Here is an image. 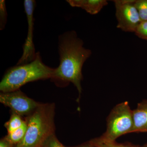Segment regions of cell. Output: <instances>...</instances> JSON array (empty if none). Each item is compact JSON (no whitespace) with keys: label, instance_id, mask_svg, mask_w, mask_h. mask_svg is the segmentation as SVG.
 I'll list each match as a JSON object with an SVG mask.
<instances>
[{"label":"cell","instance_id":"cell-1","mask_svg":"<svg viewBox=\"0 0 147 147\" xmlns=\"http://www.w3.org/2000/svg\"><path fill=\"white\" fill-rule=\"evenodd\" d=\"M59 38L60 63L55 69L52 79L58 84L72 83L80 95L82 67L91 55V51L84 47V42L74 31L65 32Z\"/></svg>","mask_w":147,"mask_h":147},{"label":"cell","instance_id":"cell-2","mask_svg":"<svg viewBox=\"0 0 147 147\" xmlns=\"http://www.w3.org/2000/svg\"><path fill=\"white\" fill-rule=\"evenodd\" d=\"M55 104L40 103L26 118L27 130L16 147H43L47 139L55 134Z\"/></svg>","mask_w":147,"mask_h":147},{"label":"cell","instance_id":"cell-3","mask_svg":"<svg viewBox=\"0 0 147 147\" xmlns=\"http://www.w3.org/2000/svg\"><path fill=\"white\" fill-rule=\"evenodd\" d=\"M55 69L43 63L39 53H37L31 62L16 65L6 72L0 83V90L4 93L15 91L29 82L52 79Z\"/></svg>","mask_w":147,"mask_h":147},{"label":"cell","instance_id":"cell-4","mask_svg":"<svg viewBox=\"0 0 147 147\" xmlns=\"http://www.w3.org/2000/svg\"><path fill=\"white\" fill-rule=\"evenodd\" d=\"M134 127L132 110L127 101L116 105L111 110L107 120V128L99 137L103 140L115 141L122 135L131 133Z\"/></svg>","mask_w":147,"mask_h":147},{"label":"cell","instance_id":"cell-5","mask_svg":"<svg viewBox=\"0 0 147 147\" xmlns=\"http://www.w3.org/2000/svg\"><path fill=\"white\" fill-rule=\"evenodd\" d=\"M117 28L125 32H135L141 23L139 13L134 5L135 0H114Z\"/></svg>","mask_w":147,"mask_h":147},{"label":"cell","instance_id":"cell-6","mask_svg":"<svg viewBox=\"0 0 147 147\" xmlns=\"http://www.w3.org/2000/svg\"><path fill=\"white\" fill-rule=\"evenodd\" d=\"M0 102L19 115L29 116L40 103L27 96L20 90L9 92H1Z\"/></svg>","mask_w":147,"mask_h":147},{"label":"cell","instance_id":"cell-7","mask_svg":"<svg viewBox=\"0 0 147 147\" xmlns=\"http://www.w3.org/2000/svg\"><path fill=\"white\" fill-rule=\"evenodd\" d=\"M35 5V1L33 0L24 1V8L28 22V33L23 47V55L19 59L17 65L29 63L33 61L36 57V53H35L33 40L34 26V12Z\"/></svg>","mask_w":147,"mask_h":147},{"label":"cell","instance_id":"cell-8","mask_svg":"<svg viewBox=\"0 0 147 147\" xmlns=\"http://www.w3.org/2000/svg\"><path fill=\"white\" fill-rule=\"evenodd\" d=\"M132 113L134 127L131 133L147 132V99L138 103Z\"/></svg>","mask_w":147,"mask_h":147},{"label":"cell","instance_id":"cell-9","mask_svg":"<svg viewBox=\"0 0 147 147\" xmlns=\"http://www.w3.org/2000/svg\"><path fill=\"white\" fill-rule=\"evenodd\" d=\"M66 1L72 7L82 8L92 15L99 13L108 4L106 0H67Z\"/></svg>","mask_w":147,"mask_h":147},{"label":"cell","instance_id":"cell-10","mask_svg":"<svg viewBox=\"0 0 147 147\" xmlns=\"http://www.w3.org/2000/svg\"><path fill=\"white\" fill-rule=\"evenodd\" d=\"M27 130L26 122L23 125L14 131L8 133L5 137L12 144L16 146L22 142L25 137Z\"/></svg>","mask_w":147,"mask_h":147},{"label":"cell","instance_id":"cell-11","mask_svg":"<svg viewBox=\"0 0 147 147\" xmlns=\"http://www.w3.org/2000/svg\"><path fill=\"white\" fill-rule=\"evenodd\" d=\"M95 147H142L129 144H119L115 141H108L103 140L100 137L92 139L89 142Z\"/></svg>","mask_w":147,"mask_h":147},{"label":"cell","instance_id":"cell-12","mask_svg":"<svg viewBox=\"0 0 147 147\" xmlns=\"http://www.w3.org/2000/svg\"><path fill=\"white\" fill-rule=\"evenodd\" d=\"M25 122L26 121L23 120L21 116L13 113L9 120L5 124V127L8 133H9L21 127Z\"/></svg>","mask_w":147,"mask_h":147},{"label":"cell","instance_id":"cell-13","mask_svg":"<svg viewBox=\"0 0 147 147\" xmlns=\"http://www.w3.org/2000/svg\"><path fill=\"white\" fill-rule=\"evenodd\" d=\"M134 5L138 11L141 22L147 21V0H135Z\"/></svg>","mask_w":147,"mask_h":147},{"label":"cell","instance_id":"cell-14","mask_svg":"<svg viewBox=\"0 0 147 147\" xmlns=\"http://www.w3.org/2000/svg\"><path fill=\"white\" fill-rule=\"evenodd\" d=\"M7 20V13L6 8L5 1H0V30H3L5 27Z\"/></svg>","mask_w":147,"mask_h":147},{"label":"cell","instance_id":"cell-15","mask_svg":"<svg viewBox=\"0 0 147 147\" xmlns=\"http://www.w3.org/2000/svg\"><path fill=\"white\" fill-rule=\"evenodd\" d=\"M135 33L140 38L147 41V21L141 22L137 27Z\"/></svg>","mask_w":147,"mask_h":147},{"label":"cell","instance_id":"cell-16","mask_svg":"<svg viewBox=\"0 0 147 147\" xmlns=\"http://www.w3.org/2000/svg\"><path fill=\"white\" fill-rule=\"evenodd\" d=\"M43 147H65L58 140L55 134L49 137L45 141Z\"/></svg>","mask_w":147,"mask_h":147},{"label":"cell","instance_id":"cell-17","mask_svg":"<svg viewBox=\"0 0 147 147\" xmlns=\"http://www.w3.org/2000/svg\"><path fill=\"white\" fill-rule=\"evenodd\" d=\"M15 146L11 143L5 137L0 141V147H14Z\"/></svg>","mask_w":147,"mask_h":147},{"label":"cell","instance_id":"cell-18","mask_svg":"<svg viewBox=\"0 0 147 147\" xmlns=\"http://www.w3.org/2000/svg\"><path fill=\"white\" fill-rule=\"evenodd\" d=\"M69 147H95L94 146L91 144H90L89 142H88L86 143L78 145L77 146H74Z\"/></svg>","mask_w":147,"mask_h":147},{"label":"cell","instance_id":"cell-19","mask_svg":"<svg viewBox=\"0 0 147 147\" xmlns=\"http://www.w3.org/2000/svg\"><path fill=\"white\" fill-rule=\"evenodd\" d=\"M142 147H147V143L146 144H145L144 145V146H142Z\"/></svg>","mask_w":147,"mask_h":147},{"label":"cell","instance_id":"cell-20","mask_svg":"<svg viewBox=\"0 0 147 147\" xmlns=\"http://www.w3.org/2000/svg\"><path fill=\"white\" fill-rule=\"evenodd\" d=\"M16 147V146H15V147Z\"/></svg>","mask_w":147,"mask_h":147}]
</instances>
